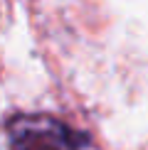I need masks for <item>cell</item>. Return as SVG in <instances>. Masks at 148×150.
Here are the masks:
<instances>
[{
    "instance_id": "6da1fadb",
    "label": "cell",
    "mask_w": 148,
    "mask_h": 150,
    "mask_svg": "<svg viewBox=\"0 0 148 150\" xmlns=\"http://www.w3.org/2000/svg\"><path fill=\"white\" fill-rule=\"evenodd\" d=\"M10 150H77L64 123L49 116H17L8 126Z\"/></svg>"
}]
</instances>
